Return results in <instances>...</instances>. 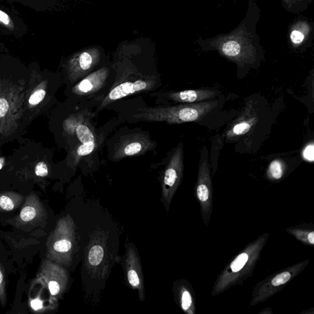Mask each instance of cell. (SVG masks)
I'll return each instance as SVG.
<instances>
[{
  "instance_id": "83f0119b",
  "label": "cell",
  "mask_w": 314,
  "mask_h": 314,
  "mask_svg": "<svg viewBox=\"0 0 314 314\" xmlns=\"http://www.w3.org/2000/svg\"><path fill=\"white\" fill-rule=\"evenodd\" d=\"M290 37H291V40L293 43L297 44L301 43L303 42L304 36L303 33L297 31V30H294V31L292 32Z\"/></svg>"
},
{
  "instance_id": "603a6c76",
  "label": "cell",
  "mask_w": 314,
  "mask_h": 314,
  "mask_svg": "<svg viewBox=\"0 0 314 314\" xmlns=\"http://www.w3.org/2000/svg\"><path fill=\"white\" fill-rule=\"evenodd\" d=\"M96 146L95 142H89L82 144L77 149V156L82 157L90 154L95 149Z\"/></svg>"
},
{
  "instance_id": "ffe728a7",
  "label": "cell",
  "mask_w": 314,
  "mask_h": 314,
  "mask_svg": "<svg viewBox=\"0 0 314 314\" xmlns=\"http://www.w3.org/2000/svg\"><path fill=\"white\" fill-rule=\"evenodd\" d=\"M292 274L290 271H284L283 273L276 275L275 277L272 279L271 285L272 287H280L281 285H285L291 279Z\"/></svg>"
},
{
  "instance_id": "7c38bea8",
  "label": "cell",
  "mask_w": 314,
  "mask_h": 314,
  "mask_svg": "<svg viewBox=\"0 0 314 314\" xmlns=\"http://www.w3.org/2000/svg\"><path fill=\"white\" fill-rule=\"evenodd\" d=\"M107 69H102L84 77L72 89V91L77 95H88L99 90L105 85L108 76Z\"/></svg>"
},
{
  "instance_id": "4316f807",
  "label": "cell",
  "mask_w": 314,
  "mask_h": 314,
  "mask_svg": "<svg viewBox=\"0 0 314 314\" xmlns=\"http://www.w3.org/2000/svg\"><path fill=\"white\" fill-rule=\"evenodd\" d=\"M35 174L37 176L44 177L48 174V169L45 163L39 162L35 167Z\"/></svg>"
},
{
  "instance_id": "e0dca14e",
  "label": "cell",
  "mask_w": 314,
  "mask_h": 314,
  "mask_svg": "<svg viewBox=\"0 0 314 314\" xmlns=\"http://www.w3.org/2000/svg\"><path fill=\"white\" fill-rule=\"evenodd\" d=\"M75 133L82 144L89 142H95L94 134L88 125L86 124L79 123L74 128Z\"/></svg>"
},
{
  "instance_id": "6da1fadb",
  "label": "cell",
  "mask_w": 314,
  "mask_h": 314,
  "mask_svg": "<svg viewBox=\"0 0 314 314\" xmlns=\"http://www.w3.org/2000/svg\"><path fill=\"white\" fill-rule=\"evenodd\" d=\"M221 100H214L196 103H184L174 106L145 107L133 115L135 122H161L169 124L198 123L211 116L220 106Z\"/></svg>"
},
{
  "instance_id": "f546056e",
  "label": "cell",
  "mask_w": 314,
  "mask_h": 314,
  "mask_svg": "<svg viewBox=\"0 0 314 314\" xmlns=\"http://www.w3.org/2000/svg\"><path fill=\"white\" fill-rule=\"evenodd\" d=\"M1 168H2L1 164L0 163V170H1Z\"/></svg>"
},
{
  "instance_id": "7a4b0ae2",
  "label": "cell",
  "mask_w": 314,
  "mask_h": 314,
  "mask_svg": "<svg viewBox=\"0 0 314 314\" xmlns=\"http://www.w3.org/2000/svg\"><path fill=\"white\" fill-rule=\"evenodd\" d=\"M74 243V224L71 217L68 215L58 220L47 241V259L60 265H69Z\"/></svg>"
},
{
  "instance_id": "5b68a950",
  "label": "cell",
  "mask_w": 314,
  "mask_h": 314,
  "mask_svg": "<svg viewBox=\"0 0 314 314\" xmlns=\"http://www.w3.org/2000/svg\"><path fill=\"white\" fill-rule=\"evenodd\" d=\"M184 173V145L180 143L168 156L162 179L163 196L170 204L179 186Z\"/></svg>"
},
{
  "instance_id": "ac0fdd59",
  "label": "cell",
  "mask_w": 314,
  "mask_h": 314,
  "mask_svg": "<svg viewBox=\"0 0 314 314\" xmlns=\"http://www.w3.org/2000/svg\"><path fill=\"white\" fill-rule=\"evenodd\" d=\"M285 164L280 160H274L269 164L268 169V174L273 179H281L284 174Z\"/></svg>"
},
{
  "instance_id": "7402d4cb",
  "label": "cell",
  "mask_w": 314,
  "mask_h": 314,
  "mask_svg": "<svg viewBox=\"0 0 314 314\" xmlns=\"http://www.w3.org/2000/svg\"><path fill=\"white\" fill-rule=\"evenodd\" d=\"M180 302H181V307L185 312L187 313L192 314L191 309L193 306V301L191 294L186 289L183 290L180 297Z\"/></svg>"
},
{
  "instance_id": "8992f818",
  "label": "cell",
  "mask_w": 314,
  "mask_h": 314,
  "mask_svg": "<svg viewBox=\"0 0 314 314\" xmlns=\"http://www.w3.org/2000/svg\"><path fill=\"white\" fill-rule=\"evenodd\" d=\"M155 143L148 135L137 133L126 136L116 144L113 153L115 160L126 157L142 155L154 147Z\"/></svg>"
},
{
  "instance_id": "2e32d148",
  "label": "cell",
  "mask_w": 314,
  "mask_h": 314,
  "mask_svg": "<svg viewBox=\"0 0 314 314\" xmlns=\"http://www.w3.org/2000/svg\"><path fill=\"white\" fill-rule=\"evenodd\" d=\"M105 257V250L102 245L95 244L91 247L88 255V262L93 268L99 266Z\"/></svg>"
},
{
  "instance_id": "9a60e30c",
  "label": "cell",
  "mask_w": 314,
  "mask_h": 314,
  "mask_svg": "<svg viewBox=\"0 0 314 314\" xmlns=\"http://www.w3.org/2000/svg\"><path fill=\"white\" fill-rule=\"evenodd\" d=\"M23 201V196L15 192L0 193V212L13 211L19 207Z\"/></svg>"
},
{
  "instance_id": "30bf717a",
  "label": "cell",
  "mask_w": 314,
  "mask_h": 314,
  "mask_svg": "<svg viewBox=\"0 0 314 314\" xmlns=\"http://www.w3.org/2000/svg\"><path fill=\"white\" fill-rule=\"evenodd\" d=\"M219 91L213 89H194L158 93L156 96L161 100L177 103H196L216 100Z\"/></svg>"
},
{
  "instance_id": "3957f363",
  "label": "cell",
  "mask_w": 314,
  "mask_h": 314,
  "mask_svg": "<svg viewBox=\"0 0 314 314\" xmlns=\"http://www.w3.org/2000/svg\"><path fill=\"white\" fill-rule=\"evenodd\" d=\"M207 147L201 149L196 185V195L201 205V214L206 226L210 220L212 208V184Z\"/></svg>"
},
{
  "instance_id": "cb8c5ba5",
  "label": "cell",
  "mask_w": 314,
  "mask_h": 314,
  "mask_svg": "<svg viewBox=\"0 0 314 314\" xmlns=\"http://www.w3.org/2000/svg\"><path fill=\"white\" fill-rule=\"evenodd\" d=\"M44 301L41 298L40 295L35 297L34 299H30V306L32 310L36 313H41L45 311V307L44 306Z\"/></svg>"
},
{
  "instance_id": "52a82bcc",
  "label": "cell",
  "mask_w": 314,
  "mask_h": 314,
  "mask_svg": "<svg viewBox=\"0 0 314 314\" xmlns=\"http://www.w3.org/2000/svg\"><path fill=\"white\" fill-rule=\"evenodd\" d=\"M28 33L27 23L15 7L0 3V34L20 39Z\"/></svg>"
},
{
  "instance_id": "484cf974",
  "label": "cell",
  "mask_w": 314,
  "mask_h": 314,
  "mask_svg": "<svg viewBox=\"0 0 314 314\" xmlns=\"http://www.w3.org/2000/svg\"><path fill=\"white\" fill-rule=\"evenodd\" d=\"M46 91L41 89L37 90L31 96L29 99V103L31 105H37L43 101L45 97Z\"/></svg>"
},
{
  "instance_id": "d6986e66",
  "label": "cell",
  "mask_w": 314,
  "mask_h": 314,
  "mask_svg": "<svg viewBox=\"0 0 314 314\" xmlns=\"http://www.w3.org/2000/svg\"><path fill=\"white\" fill-rule=\"evenodd\" d=\"M222 49L224 54L228 57L236 59L242 57V47L237 42H227L222 46Z\"/></svg>"
},
{
  "instance_id": "8fae6325",
  "label": "cell",
  "mask_w": 314,
  "mask_h": 314,
  "mask_svg": "<svg viewBox=\"0 0 314 314\" xmlns=\"http://www.w3.org/2000/svg\"><path fill=\"white\" fill-rule=\"evenodd\" d=\"M155 81L153 79H140L133 81H127L119 84L112 88L105 99L101 107L107 106L112 102L122 99L128 95L135 94L140 91H148L154 87Z\"/></svg>"
},
{
  "instance_id": "f1b7e54d",
  "label": "cell",
  "mask_w": 314,
  "mask_h": 314,
  "mask_svg": "<svg viewBox=\"0 0 314 314\" xmlns=\"http://www.w3.org/2000/svg\"><path fill=\"white\" fill-rule=\"evenodd\" d=\"M9 109L8 102L3 98H0V117L5 116Z\"/></svg>"
},
{
  "instance_id": "277c9868",
  "label": "cell",
  "mask_w": 314,
  "mask_h": 314,
  "mask_svg": "<svg viewBox=\"0 0 314 314\" xmlns=\"http://www.w3.org/2000/svg\"><path fill=\"white\" fill-rule=\"evenodd\" d=\"M35 281L49 290L52 299H57L66 290L67 273L60 264L48 259H44Z\"/></svg>"
},
{
  "instance_id": "ba28073f",
  "label": "cell",
  "mask_w": 314,
  "mask_h": 314,
  "mask_svg": "<svg viewBox=\"0 0 314 314\" xmlns=\"http://www.w3.org/2000/svg\"><path fill=\"white\" fill-rule=\"evenodd\" d=\"M260 116L255 107L248 105L243 113L231 123L227 130L226 140L233 141L250 134L259 124Z\"/></svg>"
},
{
  "instance_id": "9c48e42d",
  "label": "cell",
  "mask_w": 314,
  "mask_h": 314,
  "mask_svg": "<svg viewBox=\"0 0 314 314\" xmlns=\"http://www.w3.org/2000/svg\"><path fill=\"white\" fill-rule=\"evenodd\" d=\"M46 217L43 204L36 194H32L25 199L19 215L11 220L16 227L35 226Z\"/></svg>"
},
{
  "instance_id": "5bb4252c",
  "label": "cell",
  "mask_w": 314,
  "mask_h": 314,
  "mask_svg": "<svg viewBox=\"0 0 314 314\" xmlns=\"http://www.w3.org/2000/svg\"><path fill=\"white\" fill-rule=\"evenodd\" d=\"M95 59L96 57L90 53L83 52L78 58L72 60L69 67L70 77L72 80H77L87 74L94 65Z\"/></svg>"
},
{
  "instance_id": "4fadbf2b",
  "label": "cell",
  "mask_w": 314,
  "mask_h": 314,
  "mask_svg": "<svg viewBox=\"0 0 314 314\" xmlns=\"http://www.w3.org/2000/svg\"><path fill=\"white\" fill-rule=\"evenodd\" d=\"M126 275L129 283L134 289L139 290L141 299L144 297V285L139 261L133 248H129L126 259Z\"/></svg>"
},
{
  "instance_id": "44dd1931",
  "label": "cell",
  "mask_w": 314,
  "mask_h": 314,
  "mask_svg": "<svg viewBox=\"0 0 314 314\" xmlns=\"http://www.w3.org/2000/svg\"><path fill=\"white\" fill-rule=\"evenodd\" d=\"M6 275L3 267L0 264V303L5 307L7 302Z\"/></svg>"
},
{
  "instance_id": "d4e9b609",
  "label": "cell",
  "mask_w": 314,
  "mask_h": 314,
  "mask_svg": "<svg viewBox=\"0 0 314 314\" xmlns=\"http://www.w3.org/2000/svg\"><path fill=\"white\" fill-rule=\"evenodd\" d=\"M302 156H303V158L306 161H309V162H313L314 160V145L313 142L307 145L304 147Z\"/></svg>"
}]
</instances>
